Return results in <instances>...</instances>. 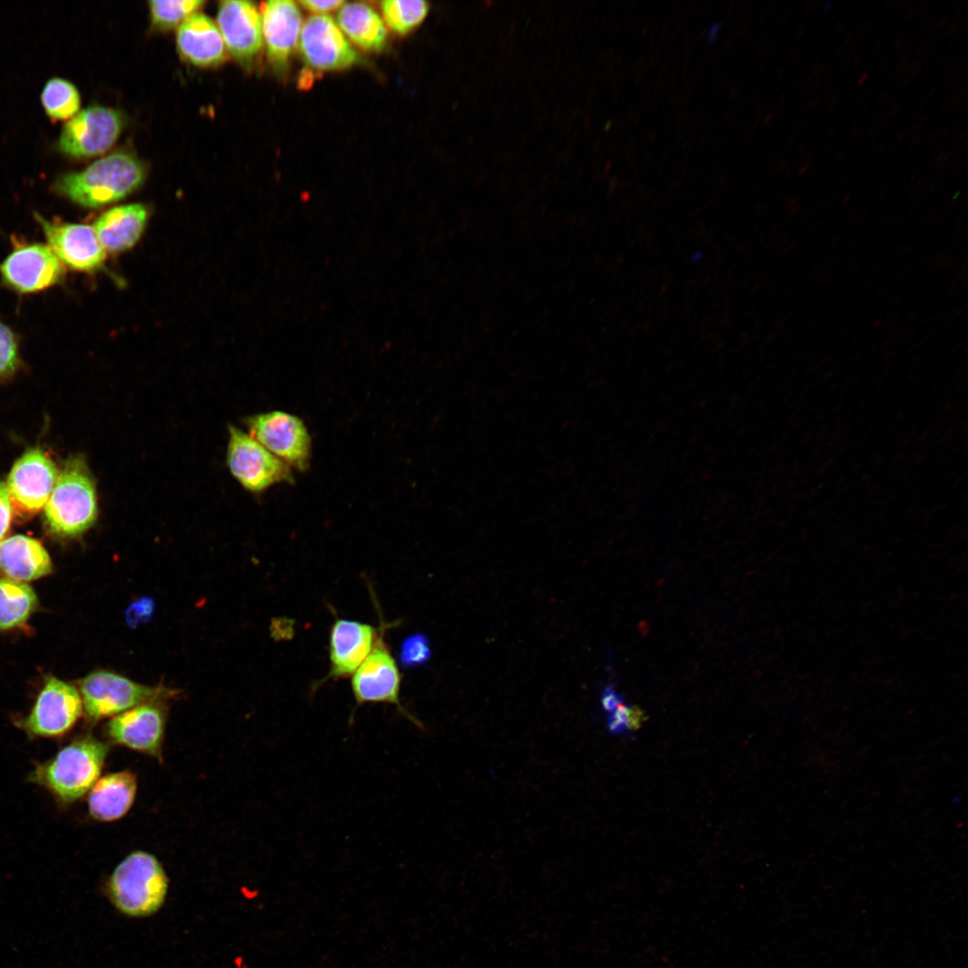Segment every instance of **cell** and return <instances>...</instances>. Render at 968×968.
<instances>
[{
    "label": "cell",
    "mask_w": 968,
    "mask_h": 968,
    "mask_svg": "<svg viewBox=\"0 0 968 968\" xmlns=\"http://www.w3.org/2000/svg\"><path fill=\"white\" fill-rule=\"evenodd\" d=\"M165 715L156 702L145 703L115 715L108 732L116 743L156 757L160 756Z\"/></svg>",
    "instance_id": "obj_17"
},
{
    "label": "cell",
    "mask_w": 968,
    "mask_h": 968,
    "mask_svg": "<svg viewBox=\"0 0 968 968\" xmlns=\"http://www.w3.org/2000/svg\"><path fill=\"white\" fill-rule=\"evenodd\" d=\"M345 2L341 0H329V1H316V0H304L299 1V4L314 13L315 14H325L334 10L340 9Z\"/></svg>",
    "instance_id": "obj_33"
},
{
    "label": "cell",
    "mask_w": 968,
    "mask_h": 968,
    "mask_svg": "<svg viewBox=\"0 0 968 968\" xmlns=\"http://www.w3.org/2000/svg\"><path fill=\"white\" fill-rule=\"evenodd\" d=\"M177 45L180 55L196 66H217L227 57L226 46L216 22L199 12L190 15L177 28Z\"/></svg>",
    "instance_id": "obj_19"
},
{
    "label": "cell",
    "mask_w": 968,
    "mask_h": 968,
    "mask_svg": "<svg viewBox=\"0 0 968 968\" xmlns=\"http://www.w3.org/2000/svg\"><path fill=\"white\" fill-rule=\"evenodd\" d=\"M145 174L137 158L119 151L96 160L80 172L61 176L54 187L81 206L96 208L126 197L143 184Z\"/></svg>",
    "instance_id": "obj_1"
},
{
    "label": "cell",
    "mask_w": 968,
    "mask_h": 968,
    "mask_svg": "<svg viewBox=\"0 0 968 968\" xmlns=\"http://www.w3.org/2000/svg\"><path fill=\"white\" fill-rule=\"evenodd\" d=\"M82 711L78 691L70 684L50 677L40 691L23 727L41 737L60 736L76 722Z\"/></svg>",
    "instance_id": "obj_12"
},
{
    "label": "cell",
    "mask_w": 968,
    "mask_h": 968,
    "mask_svg": "<svg viewBox=\"0 0 968 968\" xmlns=\"http://www.w3.org/2000/svg\"><path fill=\"white\" fill-rule=\"evenodd\" d=\"M808 164H804V165H803V166L801 167V169H799V174H800V175H801V174H804V173H805V171H806V170L808 169Z\"/></svg>",
    "instance_id": "obj_38"
},
{
    "label": "cell",
    "mask_w": 968,
    "mask_h": 968,
    "mask_svg": "<svg viewBox=\"0 0 968 968\" xmlns=\"http://www.w3.org/2000/svg\"><path fill=\"white\" fill-rule=\"evenodd\" d=\"M226 462L235 480L254 494L263 493L277 484L294 482L292 470L287 463L235 426L229 427Z\"/></svg>",
    "instance_id": "obj_5"
},
{
    "label": "cell",
    "mask_w": 968,
    "mask_h": 968,
    "mask_svg": "<svg viewBox=\"0 0 968 968\" xmlns=\"http://www.w3.org/2000/svg\"><path fill=\"white\" fill-rule=\"evenodd\" d=\"M169 879L158 859L146 851L127 855L110 875L107 890L115 907L130 917H145L163 904Z\"/></svg>",
    "instance_id": "obj_4"
},
{
    "label": "cell",
    "mask_w": 968,
    "mask_h": 968,
    "mask_svg": "<svg viewBox=\"0 0 968 968\" xmlns=\"http://www.w3.org/2000/svg\"><path fill=\"white\" fill-rule=\"evenodd\" d=\"M383 629L375 644L351 676V690L359 707L365 704H389L418 728L423 724L403 707L400 699L401 673L397 662L384 641Z\"/></svg>",
    "instance_id": "obj_8"
},
{
    "label": "cell",
    "mask_w": 968,
    "mask_h": 968,
    "mask_svg": "<svg viewBox=\"0 0 968 968\" xmlns=\"http://www.w3.org/2000/svg\"><path fill=\"white\" fill-rule=\"evenodd\" d=\"M337 24L364 50L378 52L386 44L387 31L382 18L365 3H345L338 11Z\"/></svg>",
    "instance_id": "obj_23"
},
{
    "label": "cell",
    "mask_w": 968,
    "mask_h": 968,
    "mask_svg": "<svg viewBox=\"0 0 968 968\" xmlns=\"http://www.w3.org/2000/svg\"><path fill=\"white\" fill-rule=\"evenodd\" d=\"M41 102L48 116L55 120H65L76 115L81 99L76 87L67 80H49L41 93Z\"/></svg>",
    "instance_id": "obj_26"
},
{
    "label": "cell",
    "mask_w": 968,
    "mask_h": 968,
    "mask_svg": "<svg viewBox=\"0 0 968 968\" xmlns=\"http://www.w3.org/2000/svg\"><path fill=\"white\" fill-rule=\"evenodd\" d=\"M645 719V713L640 707L635 705L627 706L626 712L627 731H637L644 724Z\"/></svg>",
    "instance_id": "obj_34"
},
{
    "label": "cell",
    "mask_w": 968,
    "mask_h": 968,
    "mask_svg": "<svg viewBox=\"0 0 968 968\" xmlns=\"http://www.w3.org/2000/svg\"><path fill=\"white\" fill-rule=\"evenodd\" d=\"M93 476L81 455L67 459L45 505L48 530L59 537H76L90 529L98 517Z\"/></svg>",
    "instance_id": "obj_2"
},
{
    "label": "cell",
    "mask_w": 968,
    "mask_h": 968,
    "mask_svg": "<svg viewBox=\"0 0 968 968\" xmlns=\"http://www.w3.org/2000/svg\"><path fill=\"white\" fill-rule=\"evenodd\" d=\"M623 701V696L618 695L611 686L604 687L601 702L605 712L610 713L617 708L618 704Z\"/></svg>",
    "instance_id": "obj_35"
},
{
    "label": "cell",
    "mask_w": 968,
    "mask_h": 968,
    "mask_svg": "<svg viewBox=\"0 0 968 968\" xmlns=\"http://www.w3.org/2000/svg\"><path fill=\"white\" fill-rule=\"evenodd\" d=\"M36 605L37 596L29 585L0 578V630L24 624Z\"/></svg>",
    "instance_id": "obj_24"
},
{
    "label": "cell",
    "mask_w": 968,
    "mask_h": 968,
    "mask_svg": "<svg viewBox=\"0 0 968 968\" xmlns=\"http://www.w3.org/2000/svg\"><path fill=\"white\" fill-rule=\"evenodd\" d=\"M379 631L367 623L337 618L330 631L328 678L351 677L372 650Z\"/></svg>",
    "instance_id": "obj_18"
},
{
    "label": "cell",
    "mask_w": 968,
    "mask_h": 968,
    "mask_svg": "<svg viewBox=\"0 0 968 968\" xmlns=\"http://www.w3.org/2000/svg\"><path fill=\"white\" fill-rule=\"evenodd\" d=\"M260 14L267 59L278 75H284L302 28L300 10L290 0H270Z\"/></svg>",
    "instance_id": "obj_16"
},
{
    "label": "cell",
    "mask_w": 968,
    "mask_h": 968,
    "mask_svg": "<svg viewBox=\"0 0 968 968\" xmlns=\"http://www.w3.org/2000/svg\"><path fill=\"white\" fill-rule=\"evenodd\" d=\"M57 475L55 463L43 451L28 450L9 473L7 488L11 500L21 510L38 512L47 504Z\"/></svg>",
    "instance_id": "obj_14"
},
{
    "label": "cell",
    "mask_w": 968,
    "mask_h": 968,
    "mask_svg": "<svg viewBox=\"0 0 968 968\" xmlns=\"http://www.w3.org/2000/svg\"><path fill=\"white\" fill-rule=\"evenodd\" d=\"M51 570L50 557L39 540L24 535L0 540V574L6 579L32 581Z\"/></svg>",
    "instance_id": "obj_20"
},
{
    "label": "cell",
    "mask_w": 968,
    "mask_h": 968,
    "mask_svg": "<svg viewBox=\"0 0 968 968\" xmlns=\"http://www.w3.org/2000/svg\"><path fill=\"white\" fill-rule=\"evenodd\" d=\"M0 265L4 281L20 293H33L58 283L65 275L64 264L48 246L15 243Z\"/></svg>",
    "instance_id": "obj_10"
},
{
    "label": "cell",
    "mask_w": 968,
    "mask_h": 968,
    "mask_svg": "<svg viewBox=\"0 0 968 968\" xmlns=\"http://www.w3.org/2000/svg\"><path fill=\"white\" fill-rule=\"evenodd\" d=\"M429 657V643L423 635H415L408 638L402 645V658L408 665L422 663Z\"/></svg>",
    "instance_id": "obj_29"
},
{
    "label": "cell",
    "mask_w": 968,
    "mask_h": 968,
    "mask_svg": "<svg viewBox=\"0 0 968 968\" xmlns=\"http://www.w3.org/2000/svg\"><path fill=\"white\" fill-rule=\"evenodd\" d=\"M122 127L123 117L117 109L90 107L64 125L58 145L64 153L72 157L97 156L111 148Z\"/></svg>",
    "instance_id": "obj_9"
},
{
    "label": "cell",
    "mask_w": 968,
    "mask_h": 968,
    "mask_svg": "<svg viewBox=\"0 0 968 968\" xmlns=\"http://www.w3.org/2000/svg\"><path fill=\"white\" fill-rule=\"evenodd\" d=\"M216 24L229 55L244 67L253 65L264 43L261 14L254 3L221 1Z\"/></svg>",
    "instance_id": "obj_13"
},
{
    "label": "cell",
    "mask_w": 968,
    "mask_h": 968,
    "mask_svg": "<svg viewBox=\"0 0 968 968\" xmlns=\"http://www.w3.org/2000/svg\"><path fill=\"white\" fill-rule=\"evenodd\" d=\"M35 218L42 228L48 246L63 264L77 271L91 272L104 262L105 249L93 227L48 220L39 214H35Z\"/></svg>",
    "instance_id": "obj_15"
},
{
    "label": "cell",
    "mask_w": 968,
    "mask_h": 968,
    "mask_svg": "<svg viewBox=\"0 0 968 968\" xmlns=\"http://www.w3.org/2000/svg\"><path fill=\"white\" fill-rule=\"evenodd\" d=\"M867 77H868V73H863L861 75V77H860V79L858 81V84L861 85L864 82V81L867 79Z\"/></svg>",
    "instance_id": "obj_37"
},
{
    "label": "cell",
    "mask_w": 968,
    "mask_h": 968,
    "mask_svg": "<svg viewBox=\"0 0 968 968\" xmlns=\"http://www.w3.org/2000/svg\"><path fill=\"white\" fill-rule=\"evenodd\" d=\"M627 705L623 702L619 703L617 708L611 712L607 719V727L612 734H621L627 732L626 728V712Z\"/></svg>",
    "instance_id": "obj_32"
},
{
    "label": "cell",
    "mask_w": 968,
    "mask_h": 968,
    "mask_svg": "<svg viewBox=\"0 0 968 968\" xmlns=\"http://www.w3.org/2000/svg\"><path fill=\"white\" fill-rule=\"evenodd\" d=\"M720 29H721V23L719 22H714L713 24H712L707 29V30L705 32V36L708 39V40L714 41L718 37V33L720 31Z\"/></svg>",
    "instance_id": "obj_36"
},
{
    "label": "cell",
    "mask_w": 968,
    "mask_h": 968,
    "mask_svg": "<svg viewBox=\"0 0 968 968\" xmlns=\"http://www.w3.org/2000/svg\"><path fill=\"white\" fill-rule=\"evenodd\" d=\"M17 362L18 347L14 333L0 320V377L12 373Z\"/></svg>",
    "instance_id": "obj_28"
},
{
    "label": "cell",
    "mask_w": 968,
    "mask_h": 968,
    "mask_svg": "<svg viewBox=\"0 0 968 968\" xmlns=\"http://www.w3.org/2000/svg\"><path fill=\"white\" fill-rule=\"evenodd\" d=\"M147 217V209L143 204L120 205L99 216L93 229L105 251L121 252L132 247L139 239Z\"/></svg>",
    "instance_id": "obj_21"
},
{
    "label": "cell",
    "mask_w": 968,
    "mask_h": 968,
    "mask_svg": "<svg viewBox=\"0 0 968 968\" xmlns=\"http://www.w3.org/2000/svg\"><path fill=\"white\" fill-rule=\"evenodd\" d=\"M12 519V500L7 485L0 481V540L7 532Z\"/></svg>",
    "instance_id": "obj_31"
},
{
    "label": "cell",
    "mask_w": 968,
    "mask_h": 968,
    "mask_svg": "<svg viewBox=\"0 0 968 968\" xmlns=\"http://www.w3.org/2000/svg\"><path fill=\"white\" fill-rule=\"evenodd\" d=\"M203 4V0L150 1L151 23L160 30L178 28L190 15L198 12Z\"/></svg>",
    "instance_id": "obj_27"
},
{
    "label": "cell",
    "mask_w": 968,
    "mask_h": 968,
    "mask_svg": "<svg viewBox=\"0 0 968 968\" xmlns=\"http://www.w3.org/2000/svg\"><path fill=\"white\" fill-rule=\"evenodd\" d=\"M303 61L318 71H336L352 66L359 56L333 19L315 14L304 22L298 39Z\"/></svg>",
    "instance_id": "obj_11"
},
{
    "label": "cell",
    "mask_w": 968,
    "mask_h": 968,
    "mask_svg": "<svg viewBox=\"0 0 968 968\" xmlns=\"http://www.w3.org/2000/svg\"><path fill=\"white\" fill-rule=\"evenodd\" d=\"M136 789V778L130 771L112 773L99 779L89 794L91 816L104 822L123 817L134 803Z\"/></svg>",
    "instance_id": "obj_22"
},
{
    "label": "cell",
    "mask_w": 968,
    "mask_h": 968,
    "mask_svg": "<svg viewBox=\"0 0 968 968\" xmlns=\"http://www.w3.org/2000/svg\"><path fill=\"white\" fill-rule=\"evenodd\" d=\"M108 749L106 742L91 736L77 739L50 760L38 765L30 779L61 801H75L98 781Z\"/></svg>",
    "instance_id": "obj_3"
},
{
    "label": "cell",
    "mask_w": 968,
    "mask_h": 968,
    "mask_svg": "<svg viewBox=\"0 0 968 968\" xmlns=\"http://www.w3.org/2000/svg\"><path fill=\"white\" fill-rule=\"evenodd\" d=\"M81 693L82 707L93 720L117 715L172 695L165 687L142 685L108 670H97L85 677L81 683Z\"/></svg>",
    "instance_id": "obj_7"
},
{
    "label": "cell",
    "mask_w": 968,
    "mask_h": 968,
    "mask_svg": "<svg viewBox=\"0 0 968 968\" xmlns=\"http://www.w3.org/2000/svg\"><path fill=\"white\" fill-rule=\"evenodd\" d=\"M247 433L269 452L298 471H307L312 456V439L297 415L271 411L245 419Z\"/></svg>",
    "instance_id": "obj_6"
},
{
    "label": "cell",
    "mask_w": 968,
    "mask_h": 968,
    "mask_svg": "<svg viewBox=\"0 0 968 968\" xmlns=\"http://www.w3.org/2000/svg\"><path fill=\"white\" fill-rule=\"evenodd\" d=\"M380 6L386 25L400 35L419 26L429 11V4L424 0H385Z\"/></svg>",
    "instance_id": "obj_25"
},
{
    "label": "cell",
    "mask_w": 968,
    "mask_h": 968,
    "mask_svg": "<svg viewBox=\"0 0 968 968\" xmlns=\"http://www.w3.org/2000/svg\"><path fill=\"white\" fill-rule=\"evenodd\" d=\"M154 603L150 598H142L132 603L125 611L126 621L130 626L149 619L153 612Z\"/></svg>",
    "instance_id": "obj_30"
}]
</instances>
